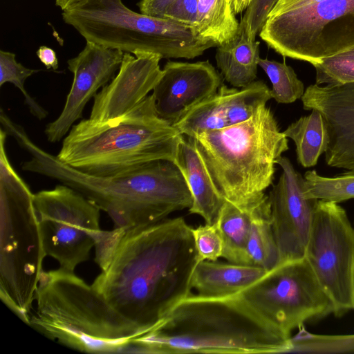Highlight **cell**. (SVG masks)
<instances>
[{
  "instance_id": "52a82bcc",
  "label": "cell",
  "mask_w": 354,
  "mask_h": 354,
  "mask_svg": "<svg viewBox=\"0 0 354 354\" xmlns=\"http://www.w3.org/2000/svg\"><path fill=\"white\" fill-rule=\"evenodd\" d=\"M0 129V299L28 325L46 256L34 194L6 153Z\"/></svg>"
},
{
  "instance_id": "8992f818",
  "label": "cell",
  "mask_w": 354,
  "mask_h": 354,
  "mask_svg": "<svg viewBox=\"0 0 354 354\" xmlns=\"http://www.w3.org/2000/svg\"><path fill=\"white\" fill-rule=\"evenodd\" d=\"M188 138L218 192L237 205L265 193L273 183L277 160L289 149L266 105L243 122Z\"/></svg>"
},
{
  "instance_id": "3957f363",
  "label": "cell",
  "mask_w": 354,
  "mask_h": 354,
  "mask_svg": "<svg viewBox=\"0 0 354 354\" xmlns=\"http://www.w3.org/2000/svg\"><path fill=\"white\" fill-rule=\"evenodd\" d=\"M291 336L257 313L239 293L190 294L127 353H268L290 352Z\"/></svg>"
},
{
  "instance_id": "83f0119b",
  "label": "cell",
  "mask_w": 354,
  "mask_h": 354,
  "mask_svg": "<svg viewBox=\"0 0 354 354\" xmlns=\"http://www.w3.org/2000/svg\"><path fill=\"white\" fill-rule=\"evenodd\" d=\"M15 57L12 53L0 50V86L7 82L14 84L24 95L25 104L31 114L43 120L48 115V111L29 95L24 87L26 79L39 71L25 67L17 62Z\"/></svg>"
},
{
  "instance_id": "ac0fdd59",
  "label": "cell",
  "mask_w": 354,
  "mask_h": 354,
  "mask_svg": "<svg viewBox=\"0 0 354 354\" xmlns=\"http://www.w3.org/2000/svg\"><path fill=\"white\" fill-rule=\"evenodd\" d=\"M161 59L153 53H124L116 75L93 97L89 119L100 124L113 120L144 100L162 75Z\"/></svg>"
},
{
  "instance_id": "8fae6325",
  "label": "cell",
  "mask_w": 354,
  "mask_h": 354,
  "mask_svg": "<svg viewBox=\"0 0 354 354\" xmlns=\"http://www.w3.org/2000/svg\"><path fill=\"white\" fill-rule=\"evenodd\" d=\"M46 256L59 268L74 272L86 261L102 230L100 209L81 193L62 183L34 194Z\"/></svg>"
},
{
  "instance_id": "603a6c76",
  "label": "cell",
  "mask_w": 354,
  "mask_h": 354,
  "mask_svg": "<svg viewBox=\"0 0 354 354\" xmlns=\"http://www.w3.org/2000/svg\"><path fill=\"white\" fill-rule=\"evenodd\" d=\"M257 196L239 205L226 201L216 221L223 240L222 257L230 263L248 265L246 248L252 207Z\"/></svg>"
},
{
  "instance_id": "f546056e",
  "label": "cell",
  "mask_w": 354,
  "mask_h": 354,
  "mask_svg": "<svg viewBox=\"0 0 354 354\" xmlns=\"http://www.w3.org/2000/svg\"><path fill=\"white\" fill-rule=\"evenodd\" d=\"M198 261H216L222 257L223 240L216 222L191 227Z\"/></svg>"
},
{
  "instance_id": "cb8c5ba5",
  "label": "cell",
  "mask_w": 354,
  "mask_h": 354,
  "mask_svg": "<svg viewBox=\"0 0 354 354\" xmlns=\"http://www.w3.org/2000/svg\"><path fill=\"white\" fill-rule=\"evenodd\" d=\"M283 133L295 142L297 161L306 168L317 165L329 144L325 120L316 109H312L308 115L291 123Z\"/></svg>"
},
{
  "instance_id": "e575fe53",
  "label": "cell",
  "mask_w": 354,
  "mask_h": 354,
  "mask_svg": "<svg viewBox=\"0 0 354 354\" xmlns=\"http://www.w3.org/2000/svg\"><path fill=\"white\" fill-rule=\"evenodd\" d=\"M40 62L47 69L57 70L58 68V59L55 51L46 46H40L36 52Z\"/></svg>"
},
{
  "instance_id": "30bf717a",
  "label": "cell",
  "mask_w": 354,
  "mask_h": 354,
  "mask_svg": "<svg viewBox=\"0 0 354 354\" xmlns=\"http://www.w3.org/2000/svg\"><path fill=\"white\" fill-rule=\"evenodd\" d=\"M285 333L333 313V304L305 258L285 262L240 292Z\"/></svg>"
},
{
  "instance_id": "d6a6232c",
  "label": "cell",
  "mask_w": 354,
  "mask_h": 354,
  "mask_svg": "<svg viewBox=\"0 0 354 354\" xmlns=\"http://www.w3.org/2000/svg\"><path fill=\"white\" fill-rule=\"evenodd\" d=\"M198 0H176L167 9L164 18L188 26L196 27Z\"/></svg>"
},
{
  "instance_id": "277c9868",
  "label": "cell",
  "mask_w": 354,
  "mask_h": 354,
  "mask_svg": "<svg viewBox=\"0 0 354 354\" xmlns=\"http://www.w3.org/2000/svg\"><path fill=\"white\" fill-rule=\"evenodd\" d=\"M28 325L87 353H124L146 332L116 311L92 285L61 268L43 271Z\"/></svg>"
},
{
  "instance_id": "2e32d148",
  "label": "cell",
  "mask_w": 354,
  "mask_h": 354,
  "mask_svg": "<svg viewBox=\"0 0 354 354\" xmlns=\"http://www.w3.org/2000/svg\"><path fill=\"white\" fill-rule=\"evenodd\" d=\"M271 98L270 89L261 80L241 88L222 84L214 94L194 106L173 126L187 137L227 128L250 119Z\"/></svg>"
},
{
  "instance_id": "7c38bea8",
  "label": "cell",
  "mask_w": 354,
  "mask_h": 354,
  "mask_svg": "<svg viewBox=\"0 0 354 354\" xmlns=\"http://www.w3.org/2000/svg\"><path fill=\"white\" fill-rule=\"evenodd\" d=\"M304 258L335 317L354 310V227L338 203L318 201Z\"/></svg>"
},
{
  "instance_id": "8d00e7d4",
  "label": "cell",
  "mask_w": 354,
  "mask_h": 354,
  "mask_svg": "<svg viewBox=\"0 0 354 354\" xmlns=\"http://www.w3.org/2000/svg\"><path fill=\"white\" fill-rule=\"evenodd\" d=\"M82 0H55V4L57 7L64 10L69 7H71Z\"/></svg>"
},
{
  "instance_id": "d4e9b609",
  "label": "cell",
  "mask_w": 354,
  "mask_h": 354,
  "mask_svg": "<svg viewBox=\"0 0 354 354\" xmlns=\"http://www.w3.org/2000/svg\"><path fill=\"white\" fill-rule=\"evenodd\" d=\"M227 0H198V21L194 27L201 37L217 46L232 40L239 33L240 22Z\"/></svg>"
},
{
  "instance_id": "1f68e13d",
  "label": "cell",
  "mask_w": 354,
  "mask_h": 354,
  "mask_svg": "<svg viewBox=\"0 0 354 354\" xmlns=\"http://www.w3.org/2000/svg\"><path fill=\"white\" fill-rule=\"evenodd\" d=\"M125 231L124 229L115 227L111 231H101L95 244V261L101 270L107 266L117 244Z\"/></svg>"
},
{
  "instance_id": "5b68a950",
  "label": "cell",
  "mask_w": 354,
  "mask_h": 354,
  "mask_svg": "<svg viewBox=\"0 0 354 354\" xmlns=\"http://www.w3.org/2000/svg\"><path fill=\"white\" fill-rule=\"evenodd\" d=\"M183 136L155 109L152 94L124 115L105 123L74 124L56 156L96 176H112L158 160H175Z\"/></svg>"
},
{
  "instance_id": "74e56055",
  "label": "cell",
  "mask_w": 354,
  "mask_h": 354,
  "mask_svg": "<svg viewBox=\"0 0 354 354\" xmlns=\"http://www.w3.org/2000/svg\"><path fill=\"white\" fill-rule=\"evenodd\" d=\"M227 1H228L231 4H232V6H233V1H234V0H227Z\"/></svg>"
},
{
  "instance_id": "ffe728a7",
  "label": "cell",
  "mask_w": 354,
  "mask_h": 354,
  "mask_svg": "<svg viewBox=\"0 0 354 354\" xmlns=\"http://www.w3.org/2000/svg\"><path fill=\"white\" fill-rule=\"evenodd\" d=\"M268 272L254 266L201 261L194 270L191 288L201 296H232L240 293Z\"/></svg>"
},
{
  "instance_id": "9c48e42d",
  "label": "cell",
  "mask_w": 354,
  "mask_h": 354,
  "mask_svg": "<svg viewBox=\"0 0 354 354\" xmlns=\"http://www.w3.org/2000/svg\"><path fill=\"white\" fill-rule=\"evenodd\" d=\"M259 34L283 57L313 66L354 48V0L274 5Z\"/></svg>"
},
{
  "instance_id": "f1b7e54d",
  "label": "cell",
  "mask_w": 354,
  "mask_h": 354,
  "mask_svg": "<svg viewBox=\"0 0 354 354\" xmlns=\"http://www.w3.org/2000/svg\"><path fill=\"white\" fill-rule=\"evenodd\" d=\"M313 66L317 85L354 82V48L326 58Z\"/></svg>"
},
{
  "instance_id": "7402d4cb",
  "label": "cell",
  "mask_w": 354,
  "mask_h": 354,
  "mask_svg": "<svg viewBox=\"0 0 354 354\" xmlns=\"http://www.w3.org/2000/svg\"><path fill=\"white\" fill-rule=\"evenodd\" d=\"M249 266L264 268L267 271L277 266L279 253L273 232L268 196L259 195L254 201L251 223L247 243Z\"/></svg>"
},
{
  "instance_id": "4316f807",
  "label": "cell",
  "mask_w": 354,
  "mask_h": 354,
  "mask_svg": "<svg viewBox=\"0 0 354 354\" xmlns=\"http://www.w3.org/2000/svg\"><path fill=\"white\" fill-rule=\"evenodd\" d=\"M260 66L268 77L272 98L280 104H290L301 99L305 92L304 83L294 69L285 62L261 58Z\"/></svg>"
},
{
  "instance_id": "6da1fadb",
  "label": "cell",
  "mask_w": 354,
  "mask_h": 354,
  "mask_svg": "<svg viewBox=\"0 0 354 354\" xmlns=\"http://www.w3.org/2000/svg\"><path fill=\"white\" fill-rule=\"evenodd\" d=\"M198 262L191 227L182 217L126 230L91 284L146 333L191 294Z\"/></svg>"
},
{
  "instance_id": "7a4b0ae2",
  "label": "cell",
  "mask_w": 354,
  "mask_h": 354,
  "mask_svg": "<svg viewBox=\"0 0 354 354\" xmlns=\"http://www.w3.org/2000/svg\"><path fill=\"white\" fill-rule=\"evenodd\" d=\"M11 136L30 155L24 171L57 180L81 193L107 213L115 228L126 230L156 224L176 211L189 208L193 198L173 160H158L112 176H96L61 162L37 145L23 127Z\"/></svg>"
},
{
  "instance_id": "836d02e7",
  "label": "cell",
  "mask_w": 354,
  "mask_h": 354,
  "mask_svg": "<svg viewBox=\"0 0 354 354\" xmlns=\"http://www.w3.org/2000/svg\"><path fill=\"white\" fill-rule=\"evenodd\" d=\"M176 0H140L138 3L142 14L164 18L167 9Z\"/></svg>"
},
{
  "instance_id": "4fadbf2b",
  "label": "cell",
  "mask_w": 354,
  "mask_h": 354,
  "mask_svg": "<svg viewBox=\"0 0 354 354\" xmlns=\"http://www.w3.org/2000/svg\"><path fill=\"white\" fill-rule=\"evenodd\" d=\"M277 164L282 171L268 196L279 265L304 258L318 200L304 196V178L288 158Z\"/></svg>"
},
{
  "instance_id": "d590c367",
  "label": "cell",
  "mask_w": 354,
  "mask_h": 354,
  "mask_svg": "<svg viewBox=\"0 0 354 354\" xmlns=\"http://www.w3.org/2000/svg\"><path fill=\"white\" fill-rule=\"evenodd\" d=\"M252 0H234L233 9L235 14L241 13L249 6Z\"/></svg>"
},
{
  "instance_id": "44dd1931",
  "label": "cell",
  "mask_w": 354,
  "mask_h": 354,
  "mask_svg": "<svg viewBox=\"0 0 354 354\" xmlns=\"http://www.w3.org/2000/svg\"><path fill=\"white\" fill-rule=\"evenodd\" d=\"M216 62L222 77L233 87L241 88L255 81L259 66V42L250 39L240 21L237 35L218 46Z\"/></svg>"
},
{
  "instance_id": "e0dca14e",
  "label": "cell",
  "mask_w": 354,
  "mask_h": 354,
  "mask_svg": "<svg viewBox=\"0 0 354 354\" xmlns=\"http://www.w3.org/2000/svg\"><path fill=\"white\" fill-rule=\"evenodd\" d=\"M301 100L305 110L316 109L325 120L329 135L326 163L354 171V82L309 85Z\"/></svg>"
},
{
  "instance_id": "484cf974",
  "label": "cell",
  "mask_w": 354,
  "mask_h": 354,
  "mask_svg": "<svg viewBox=\"0 0 354 354\" xmlns=\"http://www.w3.org/2000/svg\"><path fill=\"white\" fill-rule=\"evenodd\" d=\"M304 178V194L308 198L336 203L354 198V171L330 178L308 170Z\"/></svg>"
},
{
  "instance_id": "ba28073f",
  "label": "cell",
  "mask_w": 354,
  "mask_h": 354,
  "mask_svg": "<svg viewBox=\"0 0 354 354\" xmlns=\"http://www.w3.org/2000/svg\"><path fill=\"white\" fill-rule=\"evenodd\" d=\"M64 21L86 41L133 54L162 59H194L217 45L194 27L136 12L122 0H82L62 10Z\"/></svg>"
},
{
  "instance_id": "4dcf8cb0",
  "label": "cell",
  "mask_w": 354,
  "mask_h": 354,
  "mask_svg": "<svg viewBox=\"0 0 354 354\" xmlns=\"http://www.w3.org/2000/svg\"><path fill=\"white\" fill-rule=\"evenodd\" d=\"M277 0H252L241 21L249 38L255 41L267 16Z\"/></svg>"
},
{
  "instance_id": "5bb4252c",
  "label": "cell",
  "mask_w": 354,
  "mask_h": 354,
  "mask_svg": "<svg viewBox=\"0 0 354 354\" xmlns=\"http://www.w3.org/2000/svg\"><path fill=\"white\" fill-rule=\"evenodd\" d=\"M124 53L86 41L83 50L67 61L73 74V83L64 108L54 121L48 123L44 133L48 142H59L74 123L82 117L87 102L113 78L119 70Z\"/></svg>"
},
{
  "instance_id": "d6986e66",
  "label": "cell",
  "mask_w": 354,
  "mask_h": 354,
  "mask_svg": "<svg viewBox=\"0 0 354 354\" xmlns=\"http://www.w3.org/2000/svg\"><path fill=\"white\" fill-rule=\"evenodd\" d=\"M183 173L192 194L190 214H196L212 224L218 217L226 200L216 188L196 148L187 136L180 140L174 160Z\"/></svg>"
},
{
  "instance_id": "9a60e30c",
  "label": "cell",
  "mask_w": 354,
  "mask_h": 354,
  "mask_svg": "<svg viewBox=\"0 0 354 354\" xmlns=\"http://www.w3.org/2000/svg\"><path fill=\"white\" fill-rule=\"evenodd\" d=\"M222 76L208 61L167 62L152 95L158 115L171 124L214 94Z\"/></svg>"
}]
</instances>
